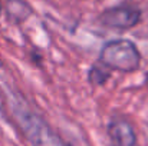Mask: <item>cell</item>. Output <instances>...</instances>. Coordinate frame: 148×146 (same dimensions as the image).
Masks as SVG:
<instances>
[{"instance_id":"ba28073f","label":"cell","mask_w":148,"mask_h":146,"mask_svg":"<svg viewBox=\"0 0 148 146\" xmlns=\"http://www.w3.org/2000/svg\"><path fill=\"white\" fill-rule=\"evenodd\" d=\"M0 13H1V6H0Z\"/></svg>"},{"instance_id":"5b68a950","label":"cell","mask_w":148,"mask_h":146,"mask_svg":"<svg viewBox=\"0 0 148 146\" xmlns=\"http://www.w3.org/2000/svg\"><path fill=\"white\" fill-rule=\"evenodd\" d=\"M6 13L13 23H23L32 14V7L26 0H6Z\"/></svg>"},{"instance_id":"6da1fadb","label":"cell","mask_w":148,"mask_h":146,"mask_svg":"<svg viewBox=\"0 0 148 146\" xmlns=\"http://www.w3.org/2000/svg\"><path fill=\"white\" fill-rule=\"evenodd\" d=\"M12 115L17 126L25 133L32 146H69L66 145L43 120L40 115L33 112L27 103L17 95H10Z\"/></svg>"},{"instance_id":"277c9868","label":"cell","mask_w":148,"mask_h":146,"mask_svg":"<svg viewBox=\"0 0 148 146\" xmlns=\"http://www.w3.org/2000/svg\"><path fill=\"white\" fill-rule=\"evenodd\" d=\"M106 132L112 146H140L132 123L125 117H112L106 126Z\"/></svg>"},{"instance_id":"9c48e42d","label":"cell","mask_w":148,"mask_h":146,"mask_svg":"<svg viewBox=\"0 0 148 146\" xmlns=\"http://www.w3.org/2000/svg\"><path fill=\"white\" fill-rule=\"evenodd\" d=\"M147 77H148V75H147ZM147 80H148V79H147Z\"/></svg>"},{"instance_id":"8992f818","label":"cell","mask_w":148,"mask_h":146,"mask_svg":"<svg viewBox=\"0 0 148 146\" xmlns=\"http://www.w3.org/2000/svg\"><path fill=\"white\" fill-rule=\"evenodd\" d=\"M111 77V72L106 66H103L102 63L99 65H94L91 69H89V73H88V80L92 86H102L106 83V80Z\"/></svg>"},{"instance_id":"7a4b0ae2","label":"cell","mask_w":148,"mask_h":146,"mask_svg":"<svg viewBox=\"0 0 148 146\" xmlns=\"http://www.w3.org/2000/svg\"><path fill=\"white\" fill-rule=\"evenodd\" d=\"M99 63L109 70L130 73L138 70L141 65V53L134 42L128 39H114L102 46L99 52Z\"/></svg>"},{"instance_id":"3957f363","label":"cell","mask_w":148,"mask_h":146,"mask_svg":"<svg viewBox=\"0 0 148 146\" xmlns=\"http://www.w3.org/2000/svg\"><path fill=\"white\" fill-rule=\"evenodd\" d=\"M141 10L132 4H119L105 9L98 17V22L108 27L116 30H128L141 22Z\"/></svg>"},{"instance_id":"52a82bcc","label":"cell","mask_w":148,"mask_h":146,"mask_svg":"<svg viewBox=\"0 0 148 146\" xmlns=\"http://www.w3.org/2000/svg\"><path fill=\"white\" fill-rule=\"evenodd\" d=\"M4 77H6V72H4V66H3V63L0 60V83L4 82Z\"/></svg>"}]
</instances>
